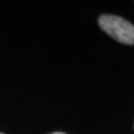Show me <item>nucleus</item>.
<instances>
[{
  "instance_id": "nucleus-1",
  "label": "nucleus",
  "mask_w": 134,
  "mask_h": 134,
  "mask_svg": "<svg viewBox=\"0 0 134 134\" xmlns=\"http://www.w3.org/2000/svg\"><path fill=\"white\" fill-rule=\"evenodd\" d=\"M99 27L112 38L122 44H134V26L122 17L115 15H102L98 18Z\"/></svg>"
},
{
  "instance_id": "nucleus-2",
  "label": "nucleus",
  "mask_w": 134,
  "mask_h": 134,
  "mask_svg": "<svg viewBox=\"0 0 134 134\" xmlns=\"http://www.w3.org/2000/svg\"><path fill=\"white\" fill-rule=\"evenodd\" d=\"M50 134H66V133H63V132H54V133H50Z\"/></svg>"
},
{
  "instance_id": "nucleus-3",
  "label": "nucleus",
  "mask_w": 134,
  "mask_h": 134,
  "mask_svg": "<svg viewBox=\"0 0 134 134\" xmlns=\"http://www.w3.org/2000/svg\"><path fill=\"white\" fill-rule=\"evenodd\" d=\"M0 134H3V133H0Z\"/></svg>"
}]
</instances>
